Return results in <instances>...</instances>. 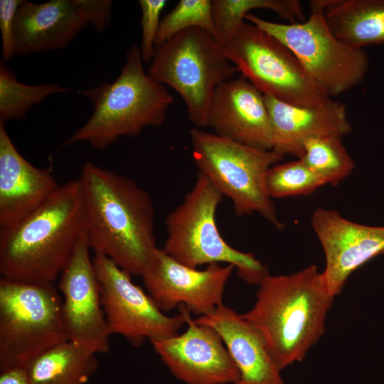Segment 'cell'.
<instances>
[{
  "mask_svg": "<svg viewBox=\"0 0 384 384\" xmlns=\"http://www.w3.org/2000/svg\"><path fill=\"white\" fill-rule=\"evenodd\" d=\"M193 320L218 331L239 371L236 384H286L262 337L241 314L221 304Z\"/></svg>",
  "mask_w": 384,
  "mask_h": 384,
  "instance_id": "19",
  "label": "cell"
},
{
  "mask_svg": "<svg viewBox=\"0 0 384 384\" xmlns=\"http://www.w3.org/2000/svg\"><path fill=\"white\" fill-rule=\"evenodd\" d=\"M70 91L72 89L54 82L23 84L0 60V122L19 121L26 117L31 107L42 102L48 96Z\"/></svg>",
  "mask_w": 384,
  "mask_h": 384,
  "instance_id": "25",
  "label": "cell"
},
{
  "mask_svg": "<svg viewBox=\"0 0 384 384\" xmlns=\"http://www.w3.org/2000/svg\"><path fill=\"white\" fill-rule=\"evenodd\" d=\"M186 331L151 341L156 353L171 373L186 384H236L239 371L218 331L196 323L186 309Z\"/></svg>",
  "mask_w": 384,
  "mask_h": 384,
  "instance_id": "14",
  "label": "cell"
},
{
  "mask_svg": "<svg viewBox=\"0 0 384 384\" xmlns=\"http://www.w3.org/2000/svg\"><path fill=\"white\" fill-rule=\"evenodd\" d=\"M99 282L101 302L110 334L124 336L139 347L146 339L151 342L178 334L186 324V308L169 316L131 279V274L107 256L95 253L92 257Z\"/></svg>",
  "mask_w": 384,
  "mask_h": 384,
  "instance_id": "11",
  "label": "cell"
},
{
  "mask_svg": "<svg viewBox=\"0 0 384 384\" xmlns=\"http://www.w3.org/2000/svg\"><path fill=\"white\" fill-rule=\"evenodd\" d=\"M78 180L90 249L129 274L142 277L155 264L159 249L150 195L132 178L89 161Z\"/></svg>",
  "mask_w": 384,
  "mask_h": 384,
  "instance_id": "1",
  "label": "cell"
},
{
  "mask_svg": "<svg viewBox=\"0 0 384 384\" xmlns=\"http://www.w3.org/2000/svg\"><path fill=\"white\" fill-rule=\"evenodd\" d=\"M236 72L223 48L199 27L183 30L156 46L147 70L152 79L181 97L189 119L199 127H207L215 89Z\"/></svg>",
  "mask_w": 384,
  "mask_h": 384,
  "instance_id": "7",
  "label": "cell"
},
{
  "mask_svg": "<svg viewBox=\"0 0 384 384\" xmlns=\"http://www.w3.org/2000/svg\"><path fill=\"white\" fill-rule=\"evenodd\" d=\"M67 341L62 298L53 282L0 278V370L25 366Z\"/></svg>",
  "mask_w": 384,
  "mask_h": 384,
  "instance_id": "8",
  "label": "cell"
},
{
  "mask_svg": "<svg viewBox=\"0 0 384 384\" xmlns=\"http://www.w3.org/2000/svg\"><path fill=\"white\" fill-rule=\"evenodd\" d=\"M87 24L73 0L24 1L15 18L16 55L64 48Z\"/></svg>",
  "mask_w": 384,
  "mask_h": 384,
  "instance_id": "20",
  "label": "cell"
},
{
  "mask_svg": "<svg viewBox=\"0 0 384 384\" xmlns=\"http://www.w3.org/2000/svg\"><path fill=\"white\" fill-rule=\"evenodd\" d=\"M192 27L201 28L213 37L214 25L211 0H181L161 21L155 46Z\"/></svg>",
  "mask_w": 384,
  "mask_h": 384,
  "instance_id": "27",
  "label": "cell"
},
{
  "mask_svg": "<svg viewBox=\"0 0 384 384\" xmlns=\"http://www.w3.org/2000/svg\"><path fill=\"white\" fill-rule=\"evenodd\" d=\"M273 132L272 150L284 156L302 158L303 144L309 138L336 134L344 136L352 127L343 103L331 98L314 107L290 105L263 95Z\"/></svg>",
  "mask_w": 384,
  "mask_h": 384,
  "instance_id": "18",
  "label": "cell"
},
{
  "mask_svg": "<svg viewBox=\"0 0 384 384\" xmlns=\"http://www.w3.org/2000/svg\"><path fill=\"white\" fill-rule=\"evenodd\" d=\"M0 384H31L26 368L15 366L0 370Z\"/></svg>",
  "mask_w": 384,
  "mask_h": 384,
  "instance_id": "31",
  "label": "cell"
},
{
  "mask_svg": "<svg viewBox=\"0 0 384 384\" xmlns=\"http://www.w3.org/2000/svg\"><path fill=\"white\" fill-rule=\"evenodd\" d=\"M198 171L233 203L238 216L260 214L279 230L284 228L267 188V175L284 156L193 128L189 132Z\"/></svg>",
  "mask_w": 384,
  "mask_h": 384,
  "instance_id": "6",
  "label": "cell"
},
{
  "mask_svg": "<svg viewBox=\"0 0 384 384\" xmlns=\"http://www.w3.org/2000/svg\"><path fill=\"white\" fill-rule=\"evenodd\" d=\"M207 127L220 137L252 147H273L272 127L263 94L242 76L217 87Z\"/></svg>",
  "mask_w": 384,
  "mask_h": 384,
  "instance_id": "16",
  "label": "cell"
},
{
  "mask_svg": "<svg viewBox=\"0 0 384 384\" xmlns=\"http://www.w3.org/2000/svg\"><path fill=\"white\" fill-rule=\"evenodd\" d=\"M84 232V206L78 179L58 188L38 208L0 229L1 277L23 282H53Z\"/></svg>",
  "mask_w": 384,
  "mask_h": 384,
  "instance_id": "3",
  "label": "cell"
},
{
  "mask_svg": "<svg viewBox=\"0 0 384 384\" xmlns=\"http://www.w3.org/2000/svg\"><path fill=\"white\" fill-rule=\"evenodd\" d=\"M311 223L325 255L322 275L334 297L341 292L354 270L384 253V226L359 224L336 210L321 208L313 212Z\"/></svg>",
  "mask_w": 384,
  "mask_h": 384,
  "instance_id": "15",
  "label": "cell"
},
{
  "mask_svg": "<svg viewBox=\"0 0 384 384\" xmlns=\"http://www.w3.org/2000/svg\"><path fill=\"white\" fill-rule=\"evenodd\" d=\"M223 193L198 171L193 188L166 219V239L162 250L186 267L225 263L250 284L258 285L269 274L255 256L229 245L217 228L215 213Z\"/></svg>",
  "mask_w": 384,
  "mask_h": 384,
  "instance_id": "5",
  "label": "cell"
},
{
  "mask_svg": "<svg viewBox=\"0 0 384 384\" xmlns=\"http://www.w3.org/2000/svg\"><path fill=\"white\" fill-rule=\"evenodd\" d=\"M228 59L263 95L300 107L331 98L279 40L242 21L223 46Z\"/></svg>",
  "mask_w": 384,
  "mask_h": 384,
  "instance_id": "9",
  "label": "cell"
},
{
  "mask_svg": "<svg viewBox=\"0 0 384 384\" xmlns=\"http://www.w3.org/2000/svg\"><path fill=\"white\" fill-rule=\"evenodd\" d=\"M166 0H139L142 9L141 26L142 31L140 50L144 62H151L155 49V38L160 24L159 17Z\"/></svg>",
  "mask_w": 384,
  "mask_h": 384,
  "instance_id": "28",
  "label": "cell"
},
{
  "mask_svg": "<svg viewBox=\"0 0 384 384\" xmlns=\"http://www.w3.org/2000/svg\"><path fill=\"white\" fill-rule=\"evenodd\" d=\"M269 9L289 23L306 20L302 4L298 0H212L211 9L214 25L213 38L221 47L225 44L250 11Z\"/></svg>",
  "mask_w": 384,
  "mask_h": 384,
  "instance_id": "23",
  "label": "cell"
},
{
  "mask_svg": "<svg viewBox=\"0 0 384 384\" xmlns=\"http://www.w3.org/2000/svg\"><path fill=\"white\" fill-rule=\"evenodd\" d=\"M341 41L351 46L384 43V0H313Z\"/></svg>",
  "mask_w": 384,
  "mask_h": 384,
  "instance_id": "21",
  "label": "cell"
},
{
  "mask_svg": "<svg viewBox=\"0 0 384 384\" xmlns=\"http://www.w3.org/2000/svg\"><path fill=\"white\" fill-rule=\"evenodd\" d=\"M23 0L0 1V30L3 60H10L16 55L14 23L17 11Z\"/></svg>",
  "mask_w": 384,
  "mask_h": 384,
  "instance_id": "29",
  "label": "cell"
},
{
  "mask_svg": "<svg viewBox=\"0 0 384 384\" xmlns=\"http://www.w3.org/2000/svg\"><path fill=\"white\" fill-rule=\"evenodd\" d=\"M96 353L67 341L41 353L25 367L31 384H86L98 366Z\"/></svg>",
  "mask_w": 384,
  "mask_h": 384,
  "instance_id": "22",
  "label": "cell"
},
{
  "mask_svg": "<svg viewBox=\"0 0 384 384\" xmlns=\"http://www.w3.org/2000/svg\"><path fill=\"white\" fill-rule=\"evenodd\" d=\"M301 159L326 184L334 186L346 178L354 161L342 143V137L326 134L309 138L303 144Z\"/></svg>",
  "mask_w": 384,
  "mask_h": 384,
  "instance_id": "24",
  "label": "cell"
},
{
  "mask_svg": "<svg viewBox=\"0 0 384 384\" xmlns=\"http://www.w3.org/2000/svg\"><path fill=\"white\" fill-rule=\"evenodd\" d=\"M235 267L210 264L198 270L180 264L161 248L154 266L142 277L148 294L164 312L183 305L198 316L223 304L224 289Z\"/></svg>",
  "mask_w": 384,
  "mask_h": 384,
  "instance_id": "13",
  "label": "cell"
},
{
  "mask_svg": "<svg viewBox=\"0 0 384 384\" xmlns=\"http://www.w3.org/2000/svg\"><path fill=\"white\" fill-rule=\"evenodd\" d=\"M117 78L81 92L93 105L85 124L63 144L87 142L103 150L121 137H136L163 124L173 96L144 70L140 48L132 46Z\"/></svg>",
  "mask_w": 384,
  "mask_h": 384,
  "instance_id": "4",
  "label": "cell"
},
{
  "mask_svg": "<svg viewBox=\"0 0 384 384\" xmlns=\"http://www.w3.org/2000/svg\"><path fill=\"white\" fill-rule=\"evenodd\" d=\"M334 297L322 272L311 265L289 274H267L253 306L241 315L260 333L282 371L303 361L324 334Z\"/></svg>",
  "mask_w": 384,
  "mask_h": 384,
  "instance_id": "2",
  "label": "cell"
},
{
  "mask_svg": "<svg viewBox=\"0 0 384 384\" xmlns=\"http://www.w3.org/2000/svg\"><path fill=\"white\" fill-rule=\"evenodd\" d=\"M59 186L49 169L36 167L23 157L0 122V229L28 216Z\"/></svg>",
  "mask_w": 384,
  "mask_h": 384,
  "instance_id": "17",
  "label": "cell"
},
{
  "mask_svg": "<svg viewBox=\"0 0 384 384\" xmlns=\"http://www.w3.org/2000/svg\"><path fill=\"white\" fill-rule=\"evenodd\" d=\"M324 185L301 159L274 165L267 175V188L272 198L308 195Z\"/></svg>",
  "mask_w": 384,
  "mask_h": 384,
  "instance_id": "26",
  "label": "cell"
},
{
  "mask_svg": "<svg viewBox=\"0 0 384 384\" xmlns=\"http://www.w3.org/2000/svg\"><path fill=\"white\" fill-rule=\"evenodd\" d=\"M310 8L309 18L301 23L272 22L250 12L244 20L286 46L309 76L331 97L363 80L369 59L363 48L338 40L329 28L322 12L315 7Z\"/></svg>",
  "mask_w": 384,
  "mask_h": 384,
  "instance_id": "10",
  "label": "cell"
},
{
  "mask_svg": "<svg viewBox=\"0 0 384 384\" xmlns=\"http://www.w3.org/2000/svg\"><path fill=\"white\" fill-rule=\"evenodd\" d=\"M82 18L90 23L98 33L107 30L112 21L111 0H73Z\"/></svg>",
  "mask_w": 384,
  "mask_h": 384,
  "instance_id": "30",
  "label": "cell"
},
{
  "mask_svg": "<svg viewBox=\"0 0 384 384\" xmlns=\"http://www.w3.org/2000/svg\"><path fill=\"white\" fill-rule=\"evenodd\" d=\"M90 250L83 232L60 274L62 316L68 341L104 353L109 351L111 334Z\"/></svg>",
  "mask_w": 384,
  "mask_h": 384,
  "instance_id": "12",
  "label": "cell"
}]
</instances>
